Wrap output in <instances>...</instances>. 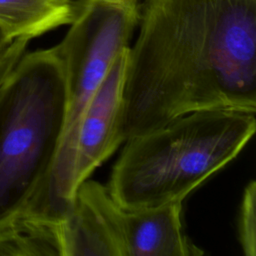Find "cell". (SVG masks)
Wrapping results in <instances>:
<instances>
[{"instance_id":"6da1fadb","label":"cell","mask_w":256,"mask_h":256,"mask_svg":"<svg viewBox=\"0 0 256 256\" xmlns=\"http://www.w3.org/2000/svg\"><path fill=\"white\" fill-rule=\"evenodd\" d=\"M138 24L122 143L194 111L256 112V0H145Z\"/></svg>"},{"instance_id":"7a4b0ae2","label":"cell","mask_w":256,"mask_h":256,"mask_svg":"<svg viewBox=\"0 0 256 256\" xmlns=\"http://www.w3.org/2000/svg\"><path fill=\"white\" fill-rule=\"evenodd\" d=\"M255 129V112L209 109L178 116L126 140L106 188L131 209L183 202L242 151Z\"/></svg>"},{"instance_id":"3957f363","label":"cell","mask_w":256,"mask_h":256,"mask_svg":"<svg viewBox=\"0 0 256 256\" xmlns=\"http://www.w3.org/2000/svg\"><path fill=\"white\" fill-rule=\"evenodd\" d=\"M66 112L56 46L24 53L0 85V230L18 219L47 176Z\"/></svg>"},{"instance_id":"277c9868","label":"cell","mask_w":256,"mask_h":256,"mask_svg":"<svg viewBox=\"0 0 256 256\" xmlns=\"http://www.w3.org/2000/svg\"><path fill=\"white\" fill-rule=\"evenodd\" d=\"M138 0H80L78 12L62 41L56 45L67 85V112L52 166L23 214L56 224L70 213L74 147L81 117L116 58L127 48L138 25Z\"/></svg>"},{"instance_id":"5b68a950","label":"cell","mask_w":256,"mask_h":256,"mask_svg":"<svg viewBox=\"0 0 256 256\" xmlns=\"http://www.w3.org/2000/svg\"><path fill=\"white\" fill-rule=\"evenodd\" d=\"M99 209L117 256H199L204 252L185 234L182 203L131 209L119 205L106 187L86 180Z\"/></svg>"},{"instance_id":"8992f818","label":"cell","mask_w":256,"mask_h":256,"mask_svg":"<svg viewBox=\"0 0 256 256\" xmlns=\"http://www.w3.org/2000/svg\"><path fill=\"white\" fill-rule=\"evenodd\" d=\"M127 52L128 48L116 58L81 117L74 147L75 192L122 144L119 120Z\"/></svg>"},{"instance_id":"52a82bcc","label":"cell","mask_w":256,"mask_h":256,"mask_svg":"<svg viewBox=\"0 0 256 256\" xmlns=\"http://www.w3.org/2000/svg\"><path fill=\"white\" fill-rule=\"evenodd\" d=\"M80 0H0V28L11 38L40 36L70 24Z\"/></svg>"},{"instance_id":"ba28073f","label":"cell","mask_w":256,"mask_h":256,"mask_svg":"<svg viewBox=\"0 0 256 256\" xmlns=\"http://www.w3.org/2000/svg\"><path fill=\"white\" fill-rule=\"evenodd\" d=\"M238 238L246 256L256 255V183L251 180L244 188L238 216Z\"/></svg>"},{"instance_id":"9c48e42d","label":"cell","mask_w":256,"mask_h":256,"mask_svg":"<svg viewBox=\"0 0 256 256\" xmlns=\"http://www.w3.org/2000/svg\"><path fill=\"white\" fill-rule=\"evenodd\" d=\"M15 63L16 58L10 53H5L0 57V85L14 67Z\"/></svg>"},{"instance_id":"30bf717a","label":"cell","mask_w":256,"mask_h":256,"mask_svg":"<svg viewBox=\"0 0 256 256\" xmlns=\"http://www.w3.org/2000/svg\"><path fill=\"white\" fill-rule=\"evenodd\" d=\"M14 39L11 38L4 30L0 28V56L5 52V50L8 48V46Z\"/></svg>"},{"instance_id":"8fae6325","label":"cell","mask_w":256,"mask_h":256,"mask_svg":"<svg viewBox=\"0 0 256 256\" xmlns=\"http://www.w3.org/2000/svg\"><path fill=\"white\" fill-rule=\"evenodd\" d=\"M69 1H78V0H69Z\"/></svg>"}]
</instances>
